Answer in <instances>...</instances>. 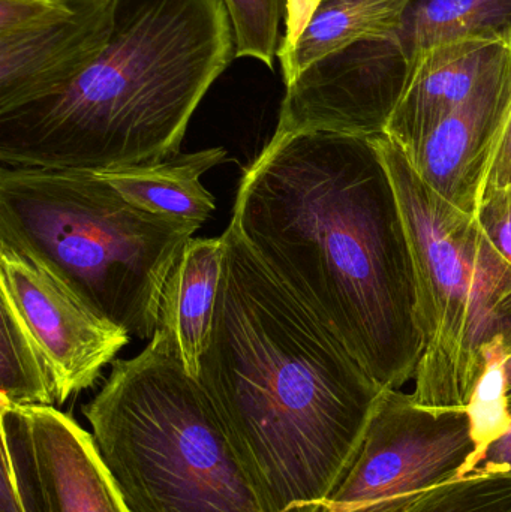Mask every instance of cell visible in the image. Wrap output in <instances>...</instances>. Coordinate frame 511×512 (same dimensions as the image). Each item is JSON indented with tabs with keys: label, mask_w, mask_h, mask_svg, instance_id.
Wrapping results in <instances>:
<instances>
[{
	"label": "cell",
	"mask_w": 511,
	"mask_h": 512,
	"mask_svg": "<svg viewBox=\"0 0 511 512\" xmlns=\"http://www.w3.org/2000/svg\"><path fill=\"white\" fill-rule=\"evenodd\" d=\"M230 225L384 390L414 378L423 351L416 270L374 141L273 135L240 180Z\"/></svg>",
	"instance_id": "6da1fadb"
},
{
	"label": "cell",
	"mask_w": 511,
	"mask_h": 512,
	"mask_svg": "<svg viewBox=\"0 0 511 512\" xmlns=\"http://www.w3.org/2000/svg\"><path fill=\"white\" fill-rule=\"evenodd\" d=\"M198 381L266 512H323L384 388L233 225Z\"/></svg>",
	"instance_id": "7a4b0ae2"
},
{
	"label": "cell",
	"mask_w": 511,
	"mask_h": 512,
	"mask_svg": "<svg viewBox=\"0 0 511 512\" xmlns=\"http://www.w3.org/2000/svg\"><path fill=\"white\" fill-rule=\"evenodd\" d=\"M233 59L224 0H114L110 41L80 77L0 113V161L104 174L173 158Z\"/></svg>",
	"instance_id": "3957f363"
},
{
	"label": "cell",
	"mask_w": 511,
	"mask_h": 512,
	"mask_svg": "<svg viewBox=\"0 0 511 512\" xmlns=\"http://www.w3.org/2000/svg\"><path fill=\"white\" fill-rule=\"evenodd\" d=\"M200 228L137 209L95 173L0 171V245L138 339L155 336L165 283Z\"/></svg>",
	"instance_id": "277c9868"
},
{
	"label": "cell",
	"mask_w": 511,
	"mask_h": 512,
	"mask_svg": "<svg viewBox=\"0 0 511 512\" xmlns=\"http://www.w3.org/2000/svg\"><path fill=\"white\" fill-rule=\"evenodd\" d=\"M131 512H266L218 411L156 330L83 408Z\"/></svg>",
	"instance_id": "5b68a950"
},
{
	"label": "cell",
	"mask_w": 511,
	"mask_h": 512,
	"mask_svg": "<svg viewBox=\"0 0 511 512\" xmlns=\"http://www.w3.org/2000/svg\"><path fill=\"white\" fill-rule=\"evenodd\" d=\"M372 141L392 177L416 270L423 351L411 396L426 408L467 409L483 346L511 336V264L476 216L423 182L395 141Z\"/></svg>",
	"instance_id": "8992f818"
},
{
	"label": "cell",
	"mask_w": 511,
	"mask_h": 512,
	"mask_svg": "<svg viewBox=\"0 0 511 512\" xmlns=\"http://www.w3.org/2000/svg\"><path fill=\"white\" fill-rule=\"evenodd\" d=\"M485 444L467 409L384 390L362 448L323 512H384L476 471Z\"/></svg>",
	"instance_id": "52a82bcc"
},
{
	"label": "cell",
	"mask_w": 511,
	"mask_h": 512,
	"mask_svg": "<svg viewBox=\"0 0 511 512\" xmlns=\"http://www.w3.org/2000/svg\"><path fill=\"white\" fill-rule=\"evenodd\" d=\"M413 72L390 35L329 54L285 86L275 135H386Z\"/></svg>",
	"instance_id": "ba28073f"
},
{
	"label": "cell",
	"mask_w": 511,
	"mask_h": 512,
	"mask_svg": "<svg viewBox=\"0 0 511 512\" xmlns=\"http://www.w3.org/2000/svg\"><path fill=\"white\" fill-rule=\"evenodd\" d=\"M114 0H0V113L65 89L107 47Z\"/></svg>",
	"instance_id": "9c48e42d"
},
{
	"label": "cell",
	"mask_w": 511,
	"mask_h": 512,
	"mask_svg": "<svg viewBox=\"0 0 511 512\" xmlns=\"http://www.w3.org/2000/svg\"><path fill=\"white\" fill-rule=\"evenodd\" d=\"M0 291L8 295L56 376L60 405L92 387L129 343L123 328L99 318L26 255L0 245Z\"/></svg>",
	"instance_id": "30bf717a"
},
{
	"label": "cell",
	"mask_w": 511,
	"mask_h": 512,
	"mask_svg": "<svg viewBox=\"0 0 511 512\" xmlns=\"http://www.w3.org/2000/svg\"><path fill=\"white\" fill-rule=\"evenodd\" d=\"M510 108L511 48L408 161L444 200L476 215Z\"/></svg>",
	"instance_id": "8fae6325"
},
{
	"label": "cell",
	"mask_w": 511,
	"mask_h": 512,
	"mask_svg": "<svg viewBox=\"0 0 511 512\" xmlns=\"http://www.w3.org/2000/svg\"><path fill=\"white\" fill-rule=\"evenodd\" d=\"M511 42L470 38L431 48L417 59L413 77L386 135L411 156L425 138L477 89L506 57Z\"/></svg>",
	"instance_id": "7c38bea8"
},
{
	"label": "cell",
	"mask_w": 511,
	"mask_h": 512,
	"mask_svg": "<svg viewBox=\"0 0 511 512\" xmlns=\"http://www.w3.org/2000/svg\"><path fill=\"white\" fill-rule=\"evenodd\" d=\"M26 414L50 512H131L92 433L54 406H29Z\"/></svg>",
	"instance_id": "4fadbf2b"
},
{
	"label": "cell",
	"mask_w": 511,
	"mask_h": 512,
	"mask_svg": "<svg viewBox=\"0 0 511 512\" xmlns=\"http://www.w3.org/2000/svg\"><path fill=\"white\" fill-rule=\"evenodd\" d=\"M227 242L215 239L186 243L165 283L158 331L176 349L186 372L198 378L201 355L209 342Z\"/></svg>",
	"instance_id": "5bb4252c"
},
{
	"label": "cell",
	"mask_w": 511,
	"mask_h": 512,
	"mask_svg": "<svg viewBox=\"0 0 511 512\" xmlns=\"http://www.w3.org/2000/svg\"><path fill=\"white\" fill-rule=\"evenodd\" d=\"M222 147L195 153H177L150 165L98 174L129 204L153 215L197 222L203 227L216 209L215 197L204 188L201 176L225 164Z\"/></svg>",
	"instance_id": "9a60e30c"
},
{
	"label": "cell",
	"mask_w": 511,
	"mask_h": 512,
	"mask_svg": "<svg viewBox=\"0 0 511 512\" xmlns=\"http://www.w3.org/2000/svg\"><path fill=\"white\" fill-rule=\"evenodd\" d=\"M413 0H323L293 53L281 62L285 86L336 51L395 32Z\"/></svg>",
	"instance_id": "2e32d148"
},
{
	"label": "cell",
	"mask_w": 511,
	"mask_h": 512,
	"mask_svg": "<svg viewBox=\"0 0 511 512\" xmlns=\"http://www.w3.org/2000/svg\"><path fill=\"white\" fill-rule=\"evenodd\" d=\"M410 65L431 48L470 38L511 42V0H413L390 33Z\"/></svg>",
	"instance_id": "e0dca14e"
},
{
	"label": "cell",
	"mask_w": 511,
	"mask_h": 512,
	"mask_svg": "<svg viewBox=\"0 0 511 512\" xmlns=\"http://www.w3.org/2000/svg\"><path fill=\"white\" fill-rule=\"evenodd\" d=\"M56 376L23 316L0 291V405L54 406Z\"/></svg>",
	"instance_id": "ac0fdd59"
},
{
	"label": "cell",
	"mask_w": 511,
	"mask_h": 512,
	"mask_svg": "<svg viewBox=\"0 0 511 512\" xmlns=\"http://www.w3.org/2000/svg\"><path fill=\"white\" fill-rule=\"evenodd\" d=\"M0 512H50L30 435L26 408L0 405Z\"/></svg>",
	"instance_id": "d6986e66"
},
{
	"label": "cell",
	"mask_w": 511,
	"mask_h": 512,
	"mask_svg": "<svg viewBox=\"0 0 511 512\" xmlns=\"http://www.w3.org/2000/svg\"><path fill=\"white\" fill-rule=\"evenodd\" d=\"M384 512H511V474L474 471Z\"/></svg>",
	"instance_id": "ffe728a7"
},
{
	"label": "cell",
	"mask_w": 511,
	"mask_h": 512,
	"mask_svg": "<svg viewBox=\"0 0 511 512\" xmlns=\"http://www.w3.org/2000/svg\"><path fill=\"white\" fill-rule=\"evenodd\" d=\"M236 38V57L275 69L284 0H224Z\"/></svg>",
	"instance_id": "44dd1931"
},
{
	"label": "cell",
	"mask_w": 511,
	"mask_h": 512,
	"mask_svg": "<svg viewBox=\"0 0 511 512\" xmlns=\"http://www.w3.org/2000/svg\"><path fill=\"white\" fill-rule=\"evenodd\" d=\"M482 358V373L474 388L467 411L473 418L477 435L486 445L495 436L503 433L510 421L509 411H507L506 376H504V361H506L504 337L498 336L489 340L483 346Z\"/></svg>",
	"instance_id": "7402d4cb"
},
{
	"label": "cell",
	"mask_w": 511,
	"mask_h": 512,
	"mask_svg": "<svg viewBox=\"0 0 511 512\" xmlns=\"http://www.w3.org/2000/svg\"><path fill=\"white\" fill-rule=\"evenodd\" d=\"M474 216L486 239L511 264V185L485 189Z\"/></svg>",
	"instance_id": "603a6c76"
},
{
	"label": "cell",
	"mask_w": 511,
	"mask_h": 512,
	"mask_svg": "<svg viewBox=\"0 0 511 512\" xmlns=\"http://www.w3.org/2000/svg\"><path fill=\"white\" fill-rule=\"evenodd\" d=\"M321 3L323 0H284L282 21H284L285 29L281 36V42H279V63L284 62L293 53L297 42L308 29L309 23L317 14Z\"/></svg>",
	"instance_id": "cb8c5ba5"
},
{
	"label": "cell",
	"mask_w": 511,
	"mask_h": 512,
	"mask_svg": "<svg viewBox=\"0 0 511 512\" xmlns=\"http://www.w3.org/2000/svg\"><path fill=\"white\" fill-rule=\"evenodd\" d=\"M509 426L483 448L476 471L507 472L511 474V394L507 396Z\"/></svg>",
	"instance_id": "d4e9b609"
},
{
	"label": "cell",
	"mask_w": 511,
	"mask_h": 512,
	"mask_svg": "<svg viewBox=\"0 0 511 512\" xmlns=\"http://www.w3.org/2000/svg\"><path fill=\"white\" fill-rule=\"evenodd\" d=\"M509 185H511V108L500 143H498L497 152H495L494 161H492L485 189L504 188Z\"/></svg>",
	"instance_id": "484cf974"
},
{
	"label": "cell",
	"mask_w": 511,
	"mask_h": 512,
	"mask_svg": "<svg viewBox=\"0 0 511 512\" xmlns=\"http://www.w3.org/2000/svg\"><path fill=\"white\" fill-rule=\"evenodd\" d=\"M506 346V361H504V376H506L507 396L511 394V336L504 340Z\"/></svg>",
	"instance_id": "4316f807"
}]
</instances>
